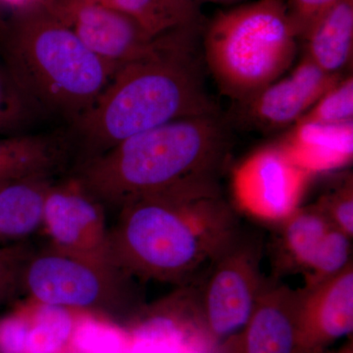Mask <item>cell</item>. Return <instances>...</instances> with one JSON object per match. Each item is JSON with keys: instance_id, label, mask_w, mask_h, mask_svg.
Instances as JSON below:
<instances>
[{"instance_id": "obj_2", "label": "cell", "mask_w": 353, "mask_h": 353, "mask_svg": "<svg viewBox=\"0 0 353 353\" xmlns=\"http://www.w3.org/2000/svg\"><path fill=\"white\" fill-rule=\"evenodd\" d=\"M199 29H176L116 70L108 87L69 132L74 167L125 139L173 121L217 113L204 83Z\"/></svg>"}, {"instance_id": "obj_31", "label": "cell", "mask_w": 353, "mask_h": 353, "mask_svg": "<svg viewBox=\"0 0 353 353\" xmlns=\"http://www.w3.org/2000/svg\"><path fill=\"white\" fill-rule=\"evenodd\" d=\"M9 183H10V182H9ZM6 183H8L0 182V189H1V188L3 187V185H6Z\"/></svg>"}, {"instance_id": "obj_14", "label": "cell", "mask_w": 353, "mask_h": 353, "mask_svg": "<svg viewBox=\"0 0 353 353\" xmlns=\"http://www.w3.org/2000/svg\"><path fill=\"white\" fill-rule=\"evenodd\" d=\"M299 290L268 282L252 315L222 353H297Z\"/></svg>"}, {"instance_id": "obj_12", "label": "cell", "mask_w": 353, "mask_h": 353, "mask_svg": "<svg viewBox=\"0 0 353 353\" xmlns=\"http://www.w3.org/2000/svg\"><path fill=\"white\" fill-rule=\"evenodd\" d=\"M297 353H323L353 331V265L299 290Z\"/></svg>"}, {"instance_id": "obj_16", "label": "cell", "mask_w": 353, "mask_h": 353, "mask_svg": "<svg viewBox=\"0 0 353 353\" xmlns=\"http://www.w3.org/2000/svg\"><path fill=\"white\" fill-rule=\"evenodd\" d=\"M278 145L311 176L336 170L352 159L353 125L296 122Z\"/></svg>"}, {"instance_id": "obj_19", "label": "cell", "mask_w": 353, "mask_h": 353, "mask_svg": "<svg viewBox=\"0 0 353 353\" xmlns=\"http://www.w3.org/2000/svg\"><path fill=\"white\" fill-rule=\"evenodd\" d=\"M34 305L26 353H57L73 334L76 326L73 310L46 304Z\"/></svg>"}, {"instance_id": "obj_20", "label": "cell", "mask_w": 353, "mask_h": 353, "mask_svg": "<svg viewBox=\"0 0 353 353\" xmlns=\"http://www.w3.org/2000/svg\"><path fill=\"white\" fill-rule=\"evenodd\" d=\"M39 117L0 60V137L26 134Z\"/></svg>"}, {"instance_id": "obj_17", "label": "cell", "mask_w": 353, "mask_h": 353, "mask_svg": "<svg viewBox=\"0 0 353 353\" xmlns=\"http://www.w3.org/2000/svg\"><path fill=\"white\" fill-rule=\"evenodd\" d=\"M55 181L23 179L0 189V245L29 241L43 227L46 194Z\"/></svg>"}, {"instance_id": "obj_30", "label": "cell", "mask_w": 353, "mask_h": 353, "mask_svg": "<svg viewBox=\"0 0 353 353\" xmlns=\"http://www.w3.org/2000/svg\"><path fill=\"white\" fill-rule=\"evenodd\" d=\"M196 1H199V0H196ZM203 1H211V2H231V1H236V0H203Z\"/></svg>"}, {"instance_id": "obj_11", "label": "cell", "mask_w": 353, "mask_h": 353, "mask_svg": "<svg viewBox=\"0 0 353 353\" xmlns=\"http://www.w3.org/2000/svg\"><path fill=\"white\" fill-rule=\"evenodd\" d=\"M280 226L285 261L303 272L305 288L339 273L352 261V238L334 226L316 203L299 206Z\"/></svg>"}, {"instance_id": "obj_24", "label": "cell", "mask_w": 353, "mask_h": 353, "mask_svg": "<svg viewBox=\"0 0 353 353\" xmlns=\"http://www.w3.org/2000/svg\"><path fill=\"white\" fill-rule=\"evenodd\" d=\"M330 221L352 239L353 236V182L352 176L343 179L329 194L317 201Z\"/></svg>"}, {"instance_id": "obj_26", "label": "cell", "mask_w": 353, "mask_h": 353, "mask_svg": "<svg viewBox=\"0 0 353 353\" xmlns=\"http://www.w3.org/2000/svg\"><path fill=\"white\" fill-rule=\"evenodd\" d=\"M31 321L24 313L0 319V353H26Z\"/></svg>"}, {"instance_id": "obj_6", "label": "cell", "mask_w": 353, "mask_h": 353, "mask_svg": "<svg viewBox=\"0 0 353 353\" xmlns=\"http://www.w3.org/2000/svg\"><path fill=\"white\" fill-rule=\"evenodd\" d=\"M136 283L113 262L73 256L46 245L30 257L23 294L34 304L114 313L141 305Z\"/></svg>"}, {"instance_id": "obj_8", "label": "cell", "mask_w": 353, "mask_h": 353, "mask_svg": "<svg viewBox=\"0 0 353 353\" xmlns=\"http://www.w3.org/2000/svg\"><path fill=\"white\" fill-rule=\"evenodd\" d=\"M310 176L280 146L270 145L236 167L232 190L234 201L246 213L280 224L299 208Z\"/></svg>"}, {"instance_id": "obj_4", "label": "cell", "mask_w": 353, "mask_h": 353, "mask_svg": "<svg viewBox=\"0 0 353 353\" xmlns=\"http://www.w3.org/2000/svg\"><path fill=\"white\" fill-rule=\"evenodd\" d=\"M0 60L41 116L69 127L94 105L117 70L46 3L12 14L0 27Z\"/></svg>"}, {"instance_id": "obj_15", "label": "cell", "mask_w": 353, "mask_h": 353, "mask_svg": "<svg viewBox=\"0 0 353 353\" xmlns=\"http://www.w3.org/2000/svg\"><path fill=\"white\" fill-rule=\"evenodd\" d=\"M75 148L68 131L0 137V182L67 175Z\"/></svg>"}, {"instance_id": "obj_1", "label": "cell", "mask_w": 353, "mask_h": 353, "mask_svg": "<svg viewBox=\"0 0 353 353\" xmlns=\"http://www.w3.org/2000/svg\"><path fill=\"white\" fill-rule=\"evenodd\" d=\"M109 231L111 259L137 280L187 287L240 232L216 176L126 202Z\"/></svg>"}, {"instance_id": "obj_7", "label": "cell", "mask_w": 353, "mask_h": 353, "mask_svg": "<svg viewBox=\"0 0 353 353\" xmlns=\"http://www.w3.org/2000/svg\"><path fill=\"white\" fill-rule=\"evenodd\" d=\"M262 259V236L240 230L209 265L199 292L192 294L197 318L217 345L243 328L263 294L268 282Z\"/></svg>"}, {"instance_id": "obj_13", "label": "cell", "mask_w": 353, "mask_h": 353, "mask_svg": "<svg viewBox=\"0 0 353 353\" xmlns=\"http://www.w3.org/2000/svg\"><path fill=\"white\" fill-rule=\"evenodd\" d=\"M341 79V74L326 73L304 57L287 78L275 81L243 101L245 118L260 129L296 124Z\"/></svg>"}, {"instance_id": "obj_18", "label": "cell", "mask_w": 353, "mask_h": 353, "mask_svg": "<svg viewBox=\"0 0 353 353\" xmlns=\"http://www.w3.org/2000/svg\"><path fill=\"white\" fill-rule=\"evenodd\" d=\"M306 55L320 69L341 74L352 61L353 0H341L310 26L303 38Z\"/></svg>"}, {"instance_id": "obj_21", "label": "cell", "mask_w": 353, "mask_h": 353, "mask_svg": "<svg viewBox=\"0 0 353 353\" xmlns=\"http://www.w3.org/2000/svg\"><path fill=\"white\" fill-rule=\"evenodd\" d=\"M352 118L353 79L350 76L341 78L297 122L341 125L352 123Z\"/></svg>"}, {"instance_id": "obj_29", "label": "cell", "mask_w": 353, "mask_h": 353, "mask_svg": "<svg viewBox=\"0 0 353 353\" xmlns=\"http://www.w3.org/2000/svg\"><path fill=\"white\" fill-rule=\"evenodd\" d=\"M323 353H353V343L352 340L348 341L347 343L343 345V347L336 350H327V352Z\"/></svg>"}, {"instance_id": "obj_10", "label": "cell", "mask_w": 353, "mask_h": 353, "mask_svg": "<svg viewBox=\"0 0 353 353\" xmlns=\"http://www.w3.org/2000/svg\"><path fill=\"white\" fill-rule=\"evenodd\" d=\"M46 4L92 52L117 69L152 50L159 38L111 7L85 0H48Z\"/></svg>"}, {"instance_id": "obj_3", "label": "cell", "mask_w": 353, "mask_h": 353, "mask_svg": "<svg viewBox=\"0 0 353 353\" xmlns=\"http://www.w3.org/2000/svg\"><path fill=\"white\" fill-rule=\"evenodd\" d=\"M217 113L183 118L125 139L70 175L106 210L196 179L216 176L228 152Z\"/></svg>"}, {"instance_id": "obj_27", "label": "cell", "mask_w": 353, "mask_h": 353, "mask_svg": "<svg viewBox=\"0 0 353 353\" xmlns=\"http://www.w3.org/2000/svg\"><path fill=\"white\" fill-rule=\"evenodd\" d=\"M176 27L199 29L201 12L196 0H158Z\"/></svg>"}, {"instance_id": "obj_9", "label": "cell", "mask_w": 353, "mask_h": 353, "mask_svg": "<svg viewBox=\"0 0 353 353\" xmlns=\"http://www.w3.org/2000/svg\"><path fill=\"white\" fill-rule=\"evenodd\" d=\"M43 228L50 239L48 245L53 250L82 259L113 262L106 209L70 174L59 182L55 181L48 190Z\"/></svg>"}, {"instance_id": "obj_22", "label": "cell", "mask_w": 353, "mask_h": 353, "mask_svg": "<svg viewBox=\"0 0 353 353\" xmlns=\"http://www.w3.org/2000/svg\"><path fill=\"white\" fill-rule=\"evenodd\" d=\"M72 339L82 353H124L126 350V339L120 330L92 317L77 323Z\"/></svg>"}, {"instance_id": "obj_23", "label": "cell", "mask_w": 353, "mask_h": 353, "mask_svg": "<svg viewBox=\"0 0 353 353\" xmlns=\"http://www.w3.org/2000/svg\"><path fill=\"white\" fill-rule=\"evenodd\" d=\"M34 250L30 240L0 245V305L23 294L26 266Z\"/></svg>"}, {"instance_id": "obj_28", "label": "cell", "mask_w": 353, "mask_h": 353, "mask_svg": "<svg viewBox=\"0 0 353 353\" xmlns=\"http://www.w3.org/2000/svg\"><path fill=\"white\" fill-rule=\"evenodd\" d=\"M48 0H0V10L7 11L9 16L37 4L46 3Z\"/></svg>"}, {"instance_id": "obj_25", "label": "cell", "mask_w": 353, "mask_h": 353, "mask_svg": "<svg viewBox=\"0 0 353 353\" xmlns=\"http://www.w3.org/2000/svg\"><path fill=\"white\" fill-rule=\"evenodd\" d=\"M341 0H285L288 13L297 38L301 39L310 26Z\"/></svg>"}, {"instance_id": "obj_5", "label": "cell", "mask_w": 353, "mask_h": 353, "mask_svg": "<svg viewBox=\"0 0 353 353\" xmlns=\"http://www.w3.org/2000/svg\"><path fill=\"white\" fill-rule=\"evenodd\" d=\"M297 39L285 0H257L213 18L204 57L223 94L245 101L292 66Z\"/></svg>"}]
</instances>
